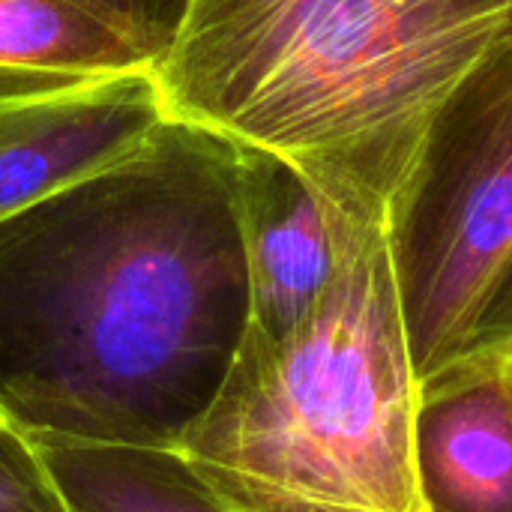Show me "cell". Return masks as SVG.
<instances>
[{
	"instance_id": "3957f363",
	"label": "cell",
	"mask_w": 512,
	"mask_h": 512,
	"mask_svg": "<svg viewBox=\"0 0 512 512\" xmlns=\"http://www.w3.org/2000/svg\"><path fill=\"white\" fill-rule=\"evenodd\" d=\"M417 396L393 222L354 219L318 306L279 342L243 339L180 453L237 512H420Z\"/></svg>"
},
{
	"instance_id": "8fae6325",
	"label": "cell",
	"mask_w": 512,
	"mask_h": 512,
	"mask_svg": "<svg viewBox=\"0 0 512 512\" xmlns=\"http://www.w3.org/2000/svg\"><path fill=\"white\" fill-rule=\"evenodd\" d=\"M117 30L150 69L174 45L192 0H72Z\"/></svg>"
},
{
	"instance_id": "7a4b0ae2",
	"label": "cell",
	"mask_w": 512,
	"mask_h": 512,
	"mask_svg": "<svg viewBox=\"0 0 512 512\" xmlns=\"http://www.w3.org/2000/svg\"><path fill=\"white\" fill-rule=\"evenodd\" d=\"M512 48V0H192L153 69L168 117L396 216L441 111Z\"/></svg>"
},
{
	"instance_id": "8992f818",
	"label": "cell",
	"mask_w": 512,
	"mask_h": 512,
	"mask_svg": "<svg viewBox=\"0 0 512 512\" xmlns=\"http://www.w3.org/2000/svg\"><path fill=\"white\" fill-rule=\"evenodd\" d=\"M165 117L153 72L0 99V222L132 153Z\"/></svg>"
},
{
	"instance_id": "5b68a950",
	"label": "cell",
	"mask_w": 512,
	"mask_h": 512,
	"mask_svg": "<svg viewBox=\"0 0 512 512\" xmlns=\"http://www.w3.org/2000/svg\"><path fill=\"white\" fill-rule=\"evenodd\" d=\"M234 213L249 279L243 339L279 342L294 333L333 282L354 216L276 153L234 144Z\"/></svg>"
},
{
	"instance_id": "277c9868",
	"label": "cell",
	"mask_w": 512,
	"mask_h": 512,
	"mask_svg": "<svg viewBox=\"0 0 512 512\" xmlns=\"http://www.w3.org/2000/svg\"><path fill=\"white\" fill-rule=\"evenodd\" d=\"M417 381L459 360L512 261V48L435 120L393 216Z\"/></svg>"
},
{
	"instance_id": "4fadbf2b",
	"label": "cell",
	"mask_w": 512,
	"mask_h": 512,
	"mask_svg": "<svg viewBox=\"0 0 512 512\" xmlns=\"http://www.w3.org/2000/svg\"><path fill=\"white\" fill-rule=\"evenodd\" d=\"M489 357H501V360H504V369H507V378H510L512 387V348H507L504 354H489Z\"/></svg>"
},
{
	"instance_id": "9c48e42d",
	"label": "cell",
	"mask_w": 512,
	"mask_h": 512,
	"mask_svg": "<svg viewBox=\"0 0 512 512\" xmlns=\"http://www.w3.org/2000/svg\"><path fill=\"white\" fill-rule=\"evenodd\" d=\"M72 512H237L180 450L36 441Z\"/></svg>"
},
{
	"instance_id": "52a82bcc",
	"label": "cell",
	"mask_w": 512,
	"mask_h": 512,
	"mask_svg": "<svg viewBox=\"0 0 512 512\" xmlns=\"http://www.w3.org/2000/svg\"><path fill=\"white\" fill-rule=\"evenodd\" d=\"M420 512H512V387L501 357L462 354L420 384Z\"/></svg>"
},
{
	"instance_id": "7c38bea8",
	"label": "cell",
	"mask_w": 512,
	"mask_h": 512,
	"mask_svg": "<svg viewBox=\"0 0 512 512\" xmlns=\"http://www.w3.org/2000/svg\"><path fill=\"white\" fill-rule=\"evenodd\" d=\"M512 348V261L507 264L483 318L474 330V339L465 354H504Z\"/></svg>"
},
{
	"instance_id": "6da1fadb",
	"label": "cell",
	"mask_w": 512,
	"mask_h": 512,
	"mask_svg": "<svg viewBox=\"0 0 512 512\" xmlns=\"http://www.w3.org/2000/svg\"><path fill=\"white\" fill-rule=\"evenodd\" d=\"M237 147L165 117L0 222V417L33 441L180 450L249 330Z\"/></svg>"
},
{
	"instance_id": "30bf717a",
	"label": "cell",
	"mask_w": 512,
	"mask_h": 512,
	"mask_svg": "<svg viewBox=\"0 0 512 512\" xmlns=\"http://www.w3.org/2000/svg\"><path fill=\"white\" fill-rule=\"evenodd\" d=\"M0 512H72L36 441L0 417Z\"/></svg>"
},
{
	"instance_id": "ba28073f",
	"label": "cell",
	"mask_w": 512,
	"mask_h": 512,
	"mask_svg": "<svg viewBox=\"0 0 512 512\" xmlns=\"http://www.w3.org/2000/svg\"><path fill=\"white\" fill-rule=\"evenodd\" d=\"M135 72L147 60L72 0H0V99L72 90Z\"/></svg>"
}]
</instances>
